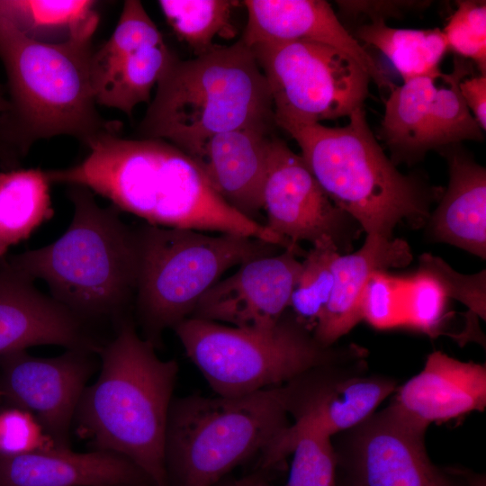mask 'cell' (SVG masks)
I'll return each instance as SVG.
<instances>
[{
	"label": "cell",
	"instance_id": "cell-36",
	"mask_svg": "<svg viewBox=\"0 0 486 486\" xmlns=\"http://www.w3.org/2000/svg\"><path fill=\"white\" fill-rule=\"evenodd\" d=\"M54 446L31 413L14 406L0 410V455L14 456Z\"/></svg>",
	"mask_w": 486,
	"mask_h": 486
},
{
	"label": "cell",
	"instance_id": "cell-9",
	"mask_svg": "<svg viewBox=\"0 0 486 486\" xmlns=\"http://www.w3.org/2000/svg\"><path fill=\"white\" fill-rule=\"evenodd\" d=\"M190 360L220 396L237 397L283 385L313 368L360 356L354 346L320 345L291 312L268 329H248L188 318L174 328Z\"/></svg>",
	"mask_w": 486,
	"mask_h": 486
},
{
	"label": "cell",
	"instance_id": "cell-28",
	"mask_svg": "<svg viewBox=\"0 0 486 486\" xmlns=\"http://www.w3.org/2000/svg\"><path fill=\"white\" fill-rule=\"evenodd\" d=\"M94 1L0 0V16L25 35L67 32L68 36L94 34L99 17Z\"/></svg>",
	"mask_w": 486,
	"mask_h": 486
},
{
	"label": "cell",
	"instance_id": "cell-12",
	"mask_svg": "<svg viewBox=\"0 0 486 486\" xmlns=\"http://www.w3.org/2000/svg\"><path fill=\"white\" fill-rule=\"evenodd\" d=\"M265 226L297 245L328 238L341 250H349L360 226L324 192L301 155L272 137L263 188Z\"/></svg>",
	"mask_w": 486,
	"mask_h": 486
},
{
	"label": "cell",
	"instance_id": "cell-20",
	"mask_svg": "<svg viewBox=\"0 0 486 486\" xmlns=\"http://www.w3.org/2000/svg\"><path fill=\"white\" fill-rule=\"evenodd\" d=\"M272 137L271 130L261 128L220 133L210 138L194 158L216 193L254 220L263 210Z\"/></svg>",
	"mask_w": 486,
	"mask_h": 486
},
{
	"label": "cell",
	"instance_id": "cell-15",
	"mask_svg": "<svg viewBox=\"0 0 486 486\" xmlns=\"http://www.w3.org/2000/svg\"><path fill=\"white\" fill-rule=\"evenodd\" d=\"M299 249L254 258L219 280L200 299L190 318L248 329H268L289 308L302 262Z\"/></svg>",
	"mask_w": 486,
	"mask_h": 486
},
{
	"label": "cell",
	"instance_id": "cell-17",
	"mask_svg": "<svg viewBox=\"0 0 486 486\" xmlns=\"http://www.w3.org/2000/svg\"><path fill=\"white\" fill-rule=\"evenodd\" d=\"M98 352L85 322L0 257V356L34 346Z\"/></svg>",
	"mask_w": 486,
	"mask_h": 486
},
{
	"label": "cell",
	"instance_id": "cell-11",
	"mask_svg": "<svg viewBox=\"0 0 486 486\" xmlns=\"http://www.w3.org/2000/svg\"><path fill=\"white\" fill-rule=\"evenodd\" d=\"M424 441L386 408L346 431L338 465L354 486H471L466 471L435 465Z\"/></svg>",
	"mask_w": 486,
	"mask_h": 486
},
{
	"label": "cell",
	"instance_id": "cell-30",
	"mask_svg": "<svg viewBox=\"0 0 486 486\" xmlns=\"http://www.w3.org/2000/svg\"><path fill=\"white\" fill-rule=\"evenodd\" d=\"M470 60L455 57L454 69L442 74L433 106V149L458 144L464 140H483L480 125L464 102L459 89L460 79L472 68ZM439 82V79H438Z\"/></svg>",
	"mask_w": 486,
	"mask_h": 486
},
{
	"label": "cell",
	"instance_id": "cell-2",
	"mask_svg": "<svg viewBox=\"0 0 486 486\" xmlns=\"http://www.w3.org/2000/svg\"><path fill=\"white\" fill-rule=\"evenodd\" d=\"M98 353L100 374L79 401L77 433L95 450L131 461L155 486H167L165 440L177 363L160 359L125 318Z\"/></svg>",
	"mask_w": 486,
	"mask_h": 486
},
{
	"label": "cell",
	"instance_id": "cell-31",
	"mask_svg": "<svg viewBox=\"0 0 486 486\" xmlns=\"http://www.w3.org/2000/svg\"><path fill=\"white\" fill-rule=\"evenodd\" d=\"M339 253L333 240L323 238L312 244L302 262L289 308L311 332L330 298L334 285L332 264Z\"/></svg>",
	"mask_w": 486,
	"mask_h": 486
},
{
	"label": "cell",
	"instance_id": "cell-3",
	"mask_svg": "<svg viewBox=\"0 0 486 486\" xmlns=\"http://www.w3.org/2000/svg\"><path fill=\"white\" fill-rule=\"evenodd\" d=\"M274 125L266 80L240 39L190 59L176 55L157 84L139 135L166 140L194 158L212 136Z\"/></svg>",
	"mask_w": 486,
	"mask_h": 486
},
{
	"label": "cell",
	"instance_id": "cell-25",
	"mask_svg": "<svg viewBox=\"0 0 486 486\" xmlns=\"http://www.w3.org/2000/svg\"><path fill=\"white\" fill-rule=\"evenodd\" d=\"M45 170L0 172V257L54 215Z\"/></svg>",
	"mask_w": 486,
	"mask_h": 486
},
{
	"label": "cell",
	"instance_id": "cell-10",
	"mask_svg": "<svg viewBox=\"0 0 486 486\" xmlns=\"http://www.w3.org/2000/svg\"><path fill=\"white\" fill-rule=\"evenodd\" d=\"M249 48L266 80L275 126L320 123L364 107L371 78L343 51L308 40Z\"/></svg>",
	"mask_w": 486,
	"mask_h": 486
},
{
	"label": "cell",
	"instance_id": "cell-18",
	"mask_svg": "<svg viewBox=\"0 0 486 486\" xmlns=\"http://www.w3.org/2000/svg\"><path fill=\"white\" fill-rule=\"evenodd\" d=\"M394 392L387 409L408 427L425 434L433 422L485 409L486 367L435 351L427 357L424 368Z\"/></svg>",
	"mask_w": 486,
	"mask_h": 486
},
{
	"label": "cell",
	"instance_id": "cell-40",
	"mask_svg": "<svg viewBox=\"0 0 486 486\" xmlns=\"http://www.w3.org/2000/svg\"><path fill=\"white\" fill-rule=\"evenodd\" d=\"M466 475L471 486H486L484 476L470 473L468 471Z\"/></svg>",
	"mask_w": 486,
	"mask_h": 486
},
{
	"label": "cell",
	"instance_id": "cell-24",
	"mask_svg": "<svg viewBox=\"0 0 486 486\" xmlns=\"http://www.w3.org/2000/svg\"><path fill=\"white\" fill-rule=\"evenodd\" d=\"M440 76L417 77L390 89L379 138L395 165L418 161L433 149V106Z\"/></svg>",
	"mask_w": 486,
	"mask_h": 486
},
{
	"label": "cell",
	"instance_id": "cell-27",
	"mask_svg": "<svg viewBox=\"0 0 486 486\" xmlns=\"http://www.w3.org/2000/svg\"><path fill=\"white\" fill-rule=\"evenodd\" d=\"M291 454L285 486H336L338 461L331 437L311 431L292 436L282 432L261 454V467L271 468Z\"/></svg>",
	"mask_w": 486,
	"mask_h": 486
},
{
	"label": "cell",
	"instance_id": "cell-22",
	"mask_svg": "<svg viewBox=\"0 0 486 486\" xmlns=\"http://www.w3.org/2000/svg\"><path fill=\"white\" fill-rule=\"evenodd\" d=\"M412 261L409 244L398 238L367 236L356 252L339 253L333 261L334 285L313 336L324 346H332L362 318L361 302L371 276L390 268H401Z\"/></svg>",
	"mask_w": 486,
	"mask_h": 486
},
{
	"label": "cell",
	"instance_id": "cell-14",
	"mask_svg": "<svg viewBox=\"0 0 486 486\" xmlns=\"http://www.w3.org/2000/svg\"><path fill=\"white\" fill-rule=\"evenodd\" d=\"M92 353L68 349L42 358L22 350L0 356L4 400L31 413L57 447H68L70 427L94 371Z\"/></svg>",
	"mask_w": 486,
	"mask_h": 486
},
{
	"label": "cell",
	"instance_id": "cell-26",
	"mask_svg": "<svg viewBox=\"0 0 486 486\" xmlns=\"http://www.w3.org/2000/svg\"><path fill=\"white\" fill-rule=\"evenodd\" d=\"M354 37L359 43L381 51L403 81L422 76L438 77L443 74L440 63L449 50L439 28L399 29L377 19L358 27Z\"/></svg>",
	"mask_w": 486,
	"mask_h": 486
},
{
	"label": "cell",
	"instance_id": "cell-43",
	"mask_svg": "<svg viewBox=\"0 0 486 486\" xmlns=\"http://www.w3.org/2000/svg\"><path fill=\"white\" fill-rule=\"evenodd\" d=\"M125 486H141V484H140V485H125Z\"/></svg>",
	"mask_w": 486,
	"mask_h": 486
},
{
	"label": "cell",
	"instance_id": "cell-34",
	"mask_svg": "<svg viewBox=\"0 0 486 486\" xmlns=\"http://www.w3.org/2000/svg\"><path fill=\"white\" fill-rule=\"evenodd\" d=\"M418 270L432 276L448 299L459 301L470 312L485 320V270L475 274H462L453 270L440 257L427 253L419 257Z\"/></svg>",
	"mask_w": 486,
	"mask_h": 486
},
{
	"label": "cell",
	"instance_id": "cell-19",
	"mask_svg": "<svg viewBox=\"0 0 486 486\" xmlns=\"http://www.w3.org/2000/svg\"><path fill=\"white\" fill-rule=\"evenodd\" d=\"M248 21L241 40L248 47L266 42L308 40L338 49L356 61L379 87L394 86L375 59L345 28L324 0H245Z\"/></svg>",
	"mask_w": 486,
	"mask_h": 486
},
{
	"label": "cell",
	"instance_id": "cell-8",
	"mask_svg": "<svg viewBox=\"0 0 486 486\" xmlns=\"http://www.w3.org/2000/svg\"><path fill=\"white\" fill-rule=\"evenodd\" d=\"M139 272L135 303L156 345L163 330L191 317L202 295L229 269L273 255L278 246L246 236L142 224L136 228Z\"/></svg>",
	"mask_w": 486,
	"mask_h": 486
},
{
	"label": "cell",
	"instance_id": "cell-21",
	"mask_svg": "<svg viewBox=\"0 0 486 486\" xmlns=\"http://www.w3.org/2000/svg\"><path fill=\"white\" fill-rule=\"evenodd\" d=\"M148 480L131 461L114 453H76L50 447L0 455V486H125Z\"/></svg>",
	"mask_w": 486,
	"mask_h": 486
},
{
	"label": "cell",
	"instance_id": "cell-23",
	"mask_svg": "<svg viewBox=\"0 0 486 486\" xmlns=\"http://www.w3.org/2000/svg\"><path fill=\"white\" fill-rule=\"evenodd\" d=\"M436 151L447 161L449 182L428 220L429 235L485 259L486 170L461 143Z\"/></svg>",
	"mask_w": 486,
	"mask_h": 486
},
{
	"label": "cell",
	"instance_id": "cell-32",
	"mask_svg": "<svg viewBox=\"0 0 486 486\" xmlns=\"http://www.w3.org/2000/svg\"><path fill=\"white\" fill-rule=\"evenodd\" d=\"M456 9L442 30L448 46L457 57L472 61L486 74L485 1H456Z\"/></svg>",
	"mask_w": 486,
	"mask_h": 486
},
{
	"label": "cell",
	"instance_id": "cell-39",
	"mask_svg": "<svg viewBox=\"0 0 486 486\" xmlns=\"http://www.w3.org/2000/svg\"><path fill=\"white\" fill-rule=\"evenodd\" d=\"M230 486H271L257 477H247L235 482Z\"/></svg>",
	"mask_w": 486,
	"mask_h": 486
},
{
	"label": "cell",
	"instance_id": "cell-4",
	"mask_svg": "<svg viewBox=\"0 0 486 486\" xmlns=\"http://www.w3.org/2000/svg\"><path fill=\"white\" fill-rule=\"evenodd\" d=\"M342 127L291 126L301 156L330 200L367 236L393 238L398 225L428 222L443 189L418 175L400 173L372 131L364 107Z\"/></svg>",
	"mask_w": 486,
	"mask_h": 486
},
{
	"label": "cell",
	"instance_id": "cell-41",
	"mask_svg": "<svg viewBox=\"0 0 486 486\" xmlns=\"http://www.w3.org/2000/svg\"><path fill=\"white\" fill-rule=\"evenodd\" d=\"M336 486H354V485H352V484L346 479L343 482L339 483V485L336 482Z\"/></svg>",
	"mask_w": 486,
	"mask_h": 486
},
{
	"label": "cell",
	"instance_id": "cell-42",
	"mask_svg": "<svg viewBox=\"0 0 486 486\" xmlns=\"http://www.w3.org/2000/svg\"><path fill=\"white\" fill-rule=\"evenodd\" d=\"M4 400V397H3V393H2V390H1V387H0V402Z\"/></svg>",
	"mask_w": 486,
	"mask_h": 486
},
{
	"label": "cell",
	"instance_id": "cell-6",
	"mask_svg": "<svg viewBox=\"0 0 486 486\" xmlns=\"http://www.w3.org/2000/svg\"><path fill=\"white\" fill-rule=\"evenodd\" d=\"M93 34L47 42L31 38L0 16V59L9 90V137L22 158L43 139L67 135L86 145L120 122L98 113L91 84Z\"/></svg>",
	"mask_w": 486,
	"mask_h": 486
},
{
	"label": "cell",
	"instance_id": "cell-29",
	"mask_svg": "<svg viewBox=\"0 0 486 486\" xmlns=\"http://www.w3.org/2000/svg\"><path fill=\"white\" fill-rule=\"evenodd\" d=\"M158 3L175 34L195 56L212 49L215 37L232 39L237 34L232 14L238 1L160 0Z\"/></svg>",
	"mask_w": 486,
	"mask_h": 486
},
{
	"label": "cell",
	"instance_id": "cell-7",
	"mask_svg": "<svg viewBox=\"0 0 486 486\" xmlns=\"http://www.w3.org/2000/svg\"><path fill=\"white\" fill-rule=\"evenodd\" d=\"M284 384L226 397L192 394L169 409L165 462L178 486H213L290 425Z\"/></svg>",
	"mask_w": 486,
	"mask_h": 486
},
{
	"label": "cell",
	"instance_id": "cell-5",
	"mask_svg": "<svg viewBox=\"0 0 486 486\" xmlns=\"http://www.w3.org/2000/svg\"><path fill=\"white\" fill-rule=\"evenodd\" d=\"M74 214L67 230L43 248L6 256L12 266L32 280L41 279L51 297L85 323L120 317L135 299L139 247L136 229L120 210L100 207L94 193L68 185Z\"/></svg>",
	"mask_w": 486,
	"mask_h": 486
},
{
	"label": "cell",
	"instance_id": "cell-33",
	"mask_svg": "<svg viewBox=\"0 0 486 486\" xmlns=\"http://www.w3.org/2000/svg\"><path fill=\"white\" fill-rule=\"evenodd\" d=\"M447 300L438 283L423 271L418 270L414 275L403 278L402 327L436 335Z\"/></svg>",
	"mask_w": 486,
	"mask_h": 486
},
{
	"label": "cell",
	"instance_id": "cell-13",
	"mask_svg": "<svg viewBox=\"0 0 486 486\" xmlns=\"http://www.w3.org/2000/svg\"><path fill=\"white\" fill-rule=\"evenodd\" d=\"M175 56L141 2L125 1L111 37L91 57L96 104L131 116L138 104L150 103L153 87Z\"/></svg>",
	"mask_w": 486,
	"mask_h": 486
},
{
	"label": "cell",
	"instance_id": "cell-35",
	"mask_svg": "<svg viewBox=\"0 0 486 486\" xmlns=\"http://www.w3.org/2000/svg\"><path fill=\"white\" fill-rule=\"evenodd\" d=\"M403 277L377 272L369 279L361 302L362 318L379 329L402 327Z\"/></svg>",
	"mask_w": 486,
	"mask_h": 486
},
{
	"label": "cell",
	"instance_id": "cell-37",
	"mask_svg": "<svg viewBox=\"0 0 486 486\" xmlns=\"http://www.w3.org/2000/svg\"><path fill=\"white\" fill-rule=\"evenodd\" d=\"M460 94L484 131L486 130V74L471 68L459 81Z\"/></svg>",
	"mask_w": 486,
	"mask_h": 486
},
{
	"label": "cell",
	"instance_id": "cell-16",
	"mask_svg": "<svg viewBox=\"0 0 486 486\" xmlns=\"http://www.w3.org/2000/svg\"><path fill=\"white\" fill-rule=\"evenodd\" d=\"M336 364L309 370L284 384L288 415L294 421L283 434L318 432L331 437L348 431L374 413L397 389L383 376H347Z\"/></svg>",
	"mask_w": 486,
	"mask_h": 486
},
{
	"label": "cell",
	"instance_id": "cell-1",
	"mask_svg": "<svg viewBox=\"0 0 486 486\" xmlns=\"http://www.w3.org/2000/svg\"><path fill=\"white\" fill-rule=\"evenodd\" d=\"M86 146L88 155L76 165L45 170L50 184L85 186L148 224L237 234L292 248L229 205L197 162L166 140L104 132Z\"/></svg>",
	"mask_w": 486,
	"mask_h": 486
},
{
	"label": "cell",
	"instance_id": "cell-38",
	"mask_svg": "<svg viewBox=\"0 0 486 486\" xmlns=\"http://www.w3.org/2000/svg\"><path fill=\"white\" fill-rule=\"evenodd\" d=\"M9 112L10 103L0 89V166L4 170L18 168L22 158L10 140Z\"/></svg>",
	"mask_w": 486,
	"mask_h": 486
}]
</instances>
